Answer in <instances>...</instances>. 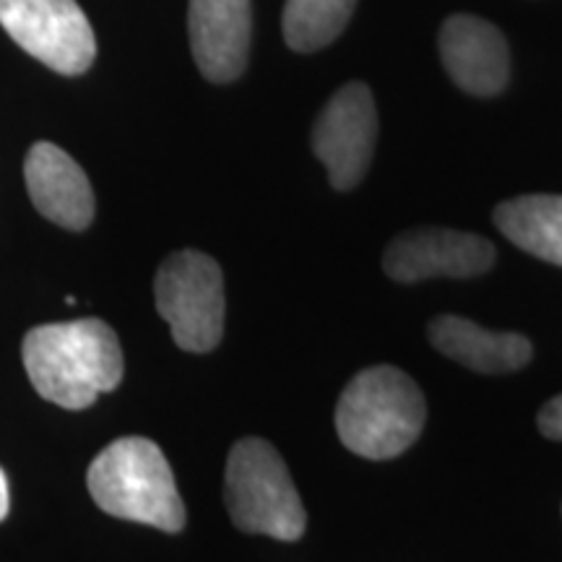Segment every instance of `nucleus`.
I'll return each instance as SVG.
<instances>
[{
    "label": "nucleus",
    "mask_w": 562,
    "mask_h": 562,
    "mask_svg": "<svg viewBox=\"0 0 562 562\" xmlns=\"http://www.w3.org/2000/svg\"><path fill=\"white\" fill-rule=\"evenodd\" d=\"M21 355L34 391L63 409H87L115 391L125 372L117 334L100 318L32 328Z\"/></svg>",
    "instance_id": "nucleus-1"
},
{
    "label": "nucleus",
    "mask_w": 562,
    "mask_h": 562,
    "mask_svg": "<svg viewBox=\"0 0 562 562\" xmlns=\"http://www.w3.org/2000/svg\"><path fill=\"white\" fill-rule=\"evenodd\" d=\"M87 484L94 503L123 521L178 533L188 513L165 453L149 438H121L91 461Z\"/></svg>",
    "instance_id": "nucleus-2"
},
{
    "label": "nucleus",
    "mask_w": 562,
    "mask_h": 562,
    "mask_svg": "<svg viewBox=\"0 0 562 562\" xmlns=\"http://www.w3.org/2000/svg\"><path fill=\"white\" fill-rule=\"evenodd\" d=\"M427 404L419 385L391 364L362 370L344 389L336 406V432L351 453L385 461L419 438Z\"/></svg>",
    "instance_id": "nucleus-3"
},
{
    "label": "nucleus",
    "mask_w": 562,
    "mask_h": 562,
    "mask_svg": "<svg viewBox=\"0 0 562 562\" xmlns=\"http://www.w3.org/2000/svg\"><path fill=\"white\" fill-rule=\"evenodd\" d=\"M224 503L232 521L245 533L294 542L305 531L307 516L290 469L277 448L261 438L237 440L229 451Z\"/></svg>",
    "instance_id": "nucleus-4"
},
{
    "label": "nucleus",
    "mask_w": 562,
    "mask_h": 562,
    "mask_svg": "<svg viewBox=\"0 0 562 562\" xmlns=\"http://www.w3.org/2000/svg\"><path fill=\"white\" fill-rule=\"evenodd\" d=\"M157 311L180 349L211 351L224 334V277L206 252L180 250L159 266L154 281Z\"/></svg>",
    "instance_id": "nucleus-5"
},
{
    "label": "nucleus",
    "mask_w": 562,
    "mask_h": 562,
    "mask_svg": "<svg viewBox=\"0 0 562 562\" xmlns=\"http://www.w3.org/2000/svg\"><path fill=\"white\" fill-rule=\"evenodd\" d=\"M0 26L63 76L87 74L97 58L94 30L76 0H0Z\"/></svg>",
    "instance_id": "nucleus-6"
},
{
    "label": "nucleus",
    "mask_w": 562,
    "mask_h": 562,
    "mask_svg": "<svg viewBox=\"0 0 562 562\" xmlns=\"http://www.w3.org/2000/svg\"><path fill=\"white\" fill-rule=\"evenodd\" d=\"M378 138V110L370 89L351 81L328 100L313 125V151L336 191H351L368 172Z\"/></svg>",
    "instance_id": "nucleus-7"
},
{
    "label": "nucleus",
    "mask_w": 562,
    "mask_h": 562,
    "mask_svg": "<svg viewBox=\"0 0 562 562\" xmlns=\"http://www.w3.org/2000/svg\"><path fill=\"white\" fill-rule=\"evenodd\" d=\"M495 266V245L472 232L422 227L398 235L383 256V269L393 281H417L448 277L472 279Z\"/></svg>",
    "instance_id": "nucleus-8"
},
{
    "label": "nucleus",
    "mask_w": 562,
    "mask_h": 562,
    "mask_svg": "<svg viewBox=\"0 0 562 562\" xmlns=\"http://www.w3.org/2000/svg\"><path fill=\"white\" fill-rule=\"evenodd\" d=\"M438 50L448 76L467 94L495 97L508 87V42L487 19L472 16V13H456L446 19L438 37Z\"/></svg>",
    "instance_id": "nucleus-9"
},
{
    "label": "nucleus",
    "mask_w": 562,
    "mask_h": 562,
    "mask_svg": "<svg viewBox=\"0 0 562 562\" xmlns=\"http://www.w3.org/2000/svg\"><path fill=\"white\" fill-rule=\"evenodd\" d=\"M188 32L195 66L209 81L240 79L250 53V0H191Z\"/></svg>",
    "instance_id": "nucleus-10"
},
{
    "label": "nucleus",
    "mask_w": 562,
    "mask_h": 562,
    "mask_svg": "<svg viewBox=\"0 0 562 562\" xmlns=\"http://www.w3.org/2000/svg\"><path fill=\"white\" fill-rule=\"evenodd\" d=\"M26 191L34 209L63 229L83 232L94 220V191L87 172L60 146L40 140L24 161Z\"/></svg>",
    "instance_id": "nucleus-11"
},
{
    "label": "nucleus",
    "mask_w": 562,
    "mask_h": 562,
    "mask_svg": "<svg viewBox=\"0 0 562 562\" xmlns=\"http://www.w3.org/2000/svg\"><path fill=\"white\" fill-rule=\"evenodd\" d=\"M432 347L451 357L453 362L474 372H513L521 370L531 360V341L521 334L490 331L461 315H438L430 321Z\"/></svg>",
    "instance_id": "nucleus-12"
},
{
    "label": "nucleus",
    "mask_w": 562,
    "mask_h": 562,
    "mask_svg": "<svg viewBox=\"0 0 562 562\" xmlns=\"http://www.w3.org/2000/svg\"><path fill=\"white\" fill-rule=\"evenodd\" d=\"M495 224L518 248L562 266V195H521L495 209Z\"/></svg>",
    "instance_id": "nucleus-13"
},
{
    "label": "nucleus",
    "mask_w": 562,
    "mask_h": 562,
    "mask_svg": "<svg viewBox=\"0 0 562 562\" xmlns=\"http://www.w3.org/2000/svg\"><path fill=\"white\" fill-rule=\"evenodd\" d=\"M357 0H286L281 30L292 50L315 53L347 30Z\"/></svg>",
    "instance_id": "nucleus-14"
},
{
    "label": "nucleus",
    "mask_w": 562,
    "mask_h": 562,
    "mask_svg": "<svg viewBox=\"0 0 562 562\" xmlns=\"http://www.w3.org/2000/svg\"><path fill=\"white\" fill-rule=\"evenodd\" d=\"M539 430H542L547 438L562 440V393L554 396L552 402L539 412Z\"/></svg>",
    "instance_id": "nucleus-15"
},
{
    "label": "nucleus",
    "mask_w": 562,
    "mask_h": 562,
    "mask_svg": "<svg viewBox=\"0 0 562 562\" xmlns=\"http://www.w3.org/2000/svg\"><path fill=\"white\" fill-rule=\"evenodd\" d=\"M9 508H11V497H9V480H5L3 469H0V521H3V518L9 516Z\"/></svg>",
    "instance_id": "nucleus-16"
}]
</instances>
